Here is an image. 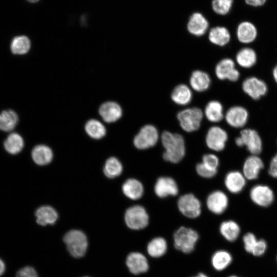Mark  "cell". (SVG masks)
I'll return each mask as SVG.
<instances>
[{
    "label": "cell",
    "instance_id": "cell-1",
    "mask_svg": "<svg viewBox=\"0 0 277 277\" xmlns=\"http://www.w3.org/2000/svg\"><path fill=\"white\" fill-rule=\"evenodd\" d=\"M161 141L165 150L163 157L166 161L177 163L183 159L185 154V144L181 134L166 131L161 135Z\"/></svg>",
    "mask_w": 277,
    "mask_h": 277
},
{
    "label": "cell",
    "instance_id": "cell-2",
    "mask_svg": "<svg viewBox=\"0 0 277 277\" xmlns=\"http://www.w3.org/2000/svg\"><path fill=\"white\" fill-rule=\"evenodd\" d=\"M63 240L72 256L78 258L85 255L88 247V241L86 235L83 231L71 230L65 234Z\"/></svg>",
    "mask_w": 277,
    "mask_h": 277
},
{
    "label": "cell",
    "instance_id": "cell-3",
    "mask_svg": "<svg viewBox=\"0 0 277 277\" xmlns=\"http://www.w3.org/2000/svg\"><path fill=\"white\" fill-rule=\"evenodd\" d=\"M174 245L176 249L185 253L192 252L199 239V234L194 230L181 227L174 234Z\"/></svg>",
    "mask_w": 277,
    "mask_h": 277
},
{
    "label": "cell",
    "instance_id": "cell-4",
    "mask_svg": "<svg viewBox=\"0 0 277 277\" xmlns=\"http://www.w3.org/2000/svg\"><path fill=\"white\" fill-rule=\"evenodd\" d=\"M203 117L200 108L193 107L180 111L177 118L181 128L185 131L191 132L198 130Z\"/></svg>",
    "mask_w": 277,
    "mask_h": 277
},
{
    "label": "cell",
    "instance_id": "cell-5",
    "mask_svg": "<svg viewBox=\"0 0 277 277\" xmlns=\"http://www.w3.org/2000/svg\"><path fill=\"white\" fill-rule=\"evenodd\" d=\"M127 226L133 230L142 229L149 223V216L146 209L140 205L129 207L125 214Z\"/></svg>",
    "mask_w": 277,
    "mask_h": 277
},
{
    "label": "cell",
    "instance_id": "cell-6",
    "mask_svg": "<svg viewBox=\"0 0 277 277\" xmlns=\"http://www.w3.org/2000/svg\"><path fill=\"white\" fill-rule=\"evenodd\" d=\"M159 139V132L152 125L144 126L134 137L133 143L136 148L147 149L155 145Z\"/></svg>",
    "mask_w": 277,
    "mask_h": 277
},
{
    "label": "cell",
    "instance_id": "cell-7",
    "mask_svg": "<svg viewBox=\"0 0 277 277\" xmlns=\"http://www.w3.org/2000/svg\"><path fill=\"white\" fill-rule=\"evenodd\" d=\"M239 146H245L250 153L259 154L262 150L261 139L257 132L253 129H246L241 131L240 136L235 140Z\"/></svg>",
    "mask_w": 277,
    "mask_h": 277
},
{
    "label": "cell",
    "instance_id": "cell-8",
    "mask_svg": "<svg viewBox=\"0 0 277 277\" xmlns=\"http://www.w3.org/2000/svg\"><path fill=\"white\" fill-rule=\"evenodd\" d=\"M177 206L180 212L189 218H196L201 213V202L191 193L181 196L178 200Z\"/></svg>",
    "mask_w": 277,
    "mask_h": 277
},
{
    "label": "cell",
    "instance_id": "cell-9",
    "mask_svg": "<svg viewBox=\"0 0 277 277\" xmlns=\"http://www.w3.org/2000/svg\"><path fill=\"white\" fill-rule=\"evenodd\" d=\"M227 139V133L224 129L217 126H213L208 130L205 141L210 149L220 151L224 149Z\"/></svg>",
    "mask_w": 277,
    "mask_h": 277
},
{
    "label": "cell",
    "instance_id": "cell-10",
    "mask_svg": "<svg viewBox=\"0 0 277 277\" xmlns=\"http://www.w3.org/2000/svg\"><path fill=\"white\" fill-rule=\"evenodd\" d=\"M215 72L217 78L221 80L227 79L235 82L240 77L239 71L235 68L234 62L228 58L223 59L217 63Z\"/></svg>",
    "mask_w": 277,
    "mask_h": 277
},
{
    "label": "cell",
    "instance_id": "cell-11",
    "mask_svg": "<svg viewBox=\"0 0 277 277\" xmlns=\"http://www.w3.org/2000/svg\"><path fill=\"white\" fill-rule=\"evenodd\" d=\"M244 91L254 100H258L267 92V86L262 80L255 77H250L243 83Z\"/></svg>",
    "mask_w": 277,
    "mask_h": 277
},
{
    "label": "cell",
    "instance_id": "cell-12",
    "mask_svg": "<svg viewBox=\"0 0 277 277\" xmlns=\"http://www.w3.org/2000/svg\"><path fill=\"white\" fill-rule=\"evenodd\" d=\"M154 189L156 195L161 198L170 195L175 196L179 192L176 182L168 176L159 177L154 185Z\"/></svg>",
    "mask_w": 277,
    "mask_h": 277
},
{
    "label": "cell",
    "instance_id": "cell-13",
    "mask_svg": "<svg viewBox=\"0 0 277 277\" xmlns=\"http://www.w3.org/2000/svg\"><path fill=\"white\" fill-rule=\"evenodd\" d=\"M228 197L222 191L217 190L211 192L207 197L206 204L208 209L212 212L220 214L227 208Z\"/></svg>",
    "mask_w": 277,
    "mask_h": 277
},
{
    "label": "cell",
    "instance_id": "cell-14",
    "mask_svg": "<svg viewBox=\"0 0 277 277\" xmlns=\"http://www.w3.org/2000/svg\"><path fill=\"white\" fill-rule=\"evenodd\" d=\"M126 263L129 271L134 274L145 273L149 269L147 258L140 252L129 253L126 258Z\"/></svg>",
    "mask_w": 277,
    "mask_h": 277
},
{
    "label": "cell",
    "instance_id": "cell-15",
    "mask_svg": "<svg viewBox=\"0 0 277 277\" xmlns=\"http://www.w3.org/2000/svg\"><path fill=\"white\" fill-rule=\"evenodd\" d=\"M248 113L247 110L241 106H233L229 108L225 115L227 123L234 128L244 126L247 122Z\"/></svg>",
    "mask_w": 277,
    "mask_h": 277
},
{
    "label": "cell",
    "instance_id": "cell-16",
    "mask_svg": "<svg viewBox=\"0 0 277 277\" xmlns=\"http://www.w3.org/2000/svg\"><path fill=\"white\" fill-rule=\"evenodd\" d=\"M98 113L105 122L110 123L119 120L123 112L118 104L115 102L108 101L101 105Z\"/></svg>",
    "mask_w": 277,
    "mask_h": 277
},
{
    "label": "cell",
    "instance_id": "cell-17",
    "mask_svg": "<svg viewBox=\"0 0 277 277\" xmlns=\"http://www.w3.org/2000/svg\"><path fill=\"white\" fill-rule=\"evenodd\" d=\"M250 196L252 200L256 204L262 206H267L273 200V193L267 186L257 185L251 190Z\"/></svg>",
    "mask_w": 277,
    "mask_h": 277
},
{
    "label": "cell",
    "instance_id": "cell-18",
    "mask_svg": "<svg viewBox=\"0 0 277 277\" xmlns=\"http://www.w3.org/2000/svg\"><path fill=\"white\" fill-rule=\"evenodd\" d=\"M208 27L206 19L199 13H195L190 17L187 25L189 32L196 36L204 35Z\"/></svg>",
    "mask_w": 277,
    "mask_h": 277
},
{
    "label": "cell",
    "instance_id": "cell-19",
    "mask_svg": "<svg viewBox=\"0 0 277 277\" xmlns=\"http://www.w3.org/2000/svg\"><path fill=\"white\" fill-rule=\"evenodd\" d=\"M189 82L193 89L197 92H203L209 88L211 79L206 72L195 70L192 73Z\"/></svg>",
    "mask_w": 277,
    "mask_h": 277
},
{
    "label": "cell",
    "instance_id": "cell-20",
    "mask_svg": "<svg viewBox=\"0 0 277 277\" xmlns=\"http://www.w3.org/2000/svg\"><path fill=\"white\" fill-rule=\"evenodd\" d=\"M263 166V162L260 157L255 155L249 156L243 166L244 176L249 180L256 179Z\"/></svg>",
    "mask_w": 277,
    "mask_h": 277
},
{
    "label": "cell",
    "instance_id": "cell-21",
    "mask_svg": "<svg viewBox=\"0 0 277 277\" xmlns=\"http://www.w3.org/2000/svg\"><path fill=\"white\" fill-rule=\"evenodd\" d=\"M35 216L37 224L42 226L53 224L58 218L56 211L49 206L38 208L35 212Z\"/></svg>",
    "mask_w": 277,
    "mask_h": 277
},
{
    "label": "cell",
    "instance_id": "cell-22",
    "mask_svg": "<svg viewBox=\"0 0 277 277\" xmlns=\"http://www.w3.org/2000/svg\"><path fill=\"white\" fill-rule=\"evenodd\" d=\"M124 194L128 198L136 200L140 199L144 193L142 184L135 179H129L122 186Z\"/></svg>",
    "mask_w": 277,
    "mask_h": 277
},
{
    "label": "cell",
    "instance_id": "cell-23",
    "mask_svg": "<svg viewBox=\"0 0 277 277\" xmlns=\"http://www.w3.org/2000/svg\"><path fill=\"white\" fill-rule=\"evenodd\" d=\"M33 161L38 165H45L50 163L53 158L52 150L47 146L37 145L31 152Z\"/></svg>",
    "mask_w": 277,
    "mask_h": 277
},
{
    "label": "cell",
    "instance_id": "cell-24",
    "mask_svg": "<svg viewBox=\"0 0 277 277\" xmlns=\"http://www.w3.org/2000/svg\"><path fill=\"white\" fill-rule=\"evenodd\" d=\"M225 184L230 192L236 193L240 192L244 188L245 179L240 172L231 171L226 175Z\"/></svg>",
    "mask_w": 277,
    "mask_h": 277
},
{
    "label": "cell",
    "instance_id": "cell-25",
    "mask_svg": "<svg viewBox=\"0 0 277 277\" xmlns=\"http://www.w3.org/2000/svg\"><path fill=\"white\" fill-rule=\"evenodd\" d=\"M257 31L255 27L251 23H241L237 29V36L240 42L243 43H250L256 38Z\"/></svg>",
    "mask_w": 277,
    "mask_h": 277
},
{
    "label": "cell",
    "instance_id": "cell-26",
    "mask_svg": "<svg viewBox=\"0 0 277 277\" xmlns=\"http://www.w3.org/2000/svg\"><path fill=\"white\" fill-rule=\"evenodd\" d=\"M171 97L175 103L180 105H186L191 102L192 94L187 85L180 84L174 88Z\"/></svg>",
    "mask_w": 277,
    "mask_h": 277
},
{
    "label": "cell",
    "instance_id": "cell-27",
    "mask_svg": "<svg viewBox=\"0 0 277 277\" xmlns=\"http://www.w3.org/2000/svg\"><path fill=\"white\" fill-rule=\"evenodd\" d=\"M18 116L13 110L7 109L0 112V130L8 132L12 130L17 125Z\"/></svg>",
    "mask_w": 277,
    "mask_h": 277
},
{
    "label": "cell",
    "instance_id": "cell-28",
    "mask_svg": "<svg viewBox=\"0 0 277 277\" xmlns=\"http://www.w3.org/2000/svg\"><path fill=\"white\" fill-rule=\"evenodd\" d=\"M205 114L207 120L211 122L221 121L224 117L222 105L217 101L209 102L205 108Z\"/></svg>",
    "mask_w": 277,
    "mask_h": 277
},
{
    "label": "cell",
    "instance_id": "cell-29",
    "mask_svg": "<svg viewBox=\"0 0 277 277\" xmlns=\"http://www.w3.org/2000/svg\"><path fill=\"white\" fill-rule=\"evenodd\" d=\"M256 58L255 52L250 48L242 49L236 55L238 64L240 66L246 68L252 67L256 63Z\"/></svg>",
    "mask_w": 277,
    "mask_h": 277
},
{
    "label": "cell",
    "instance_id": "cell-30",
    "mask_svg": "<svg viewBox=\"0 0 277 277\" xmlns=\"http://www.w3.org/2000/svg\"><path fill=\"white\" fill-rule=\"evenodd\" d=\"M167 244L162 237H156L152 239L148 244L147 251L149 255L153 258H159L166 252Z\"/></svg>",
    "mask_w": 277,
    "mask_h": 277
},
{
    "label": "cell",
    "instance_id": "cell-31",
    "mask_svg": "<svg viewBox=\"0 0 277 277\" xmlns=\"http://www.w3.org/2000/svg\"><path fill=\"white\" fill-rule=\"evenodd\" d=\"M230 35L228 30L223 27H216L211 29L209 39L213 44L223 46L230 41Z\"/></svg>",
    "mask_w": 277,
    "mask_h": 277
},
{
    "label": "cell",
    "instance_id": "cell-32",
    "mask_svg": "<svg viewBox=\"0 0 277 277\" xmlns=\"http://www.w3.org/2000/svg\"><path fill=\"white\" fill-rule=\"evenodd\" d=\"M31 48V42L25 35L14 37L10 44V50L12 53L16 55L26 54Z\"/></svg>",
    "mask_w": 277,
    "mask_h": 277
},
{
    "label": "cell",
    "instance_id": "cell-33",
    "mask_svg": "<svg viewBox=\"0 0 277 277\" xmlns=\"http://www.w3.org/2000/svg\"><path fill=\"white\" fill-rule=\"evenodd\" d=\"M4 145L8 153L16 154L23 149L24 143L23 137L19 134L12 133L7 136Z\"/></svg>",
    "mask_w": 277,
    "mask_h": 277
},
{
    "label": "cell",
    "instance_id": "cell-34",
    "mask_svg": "<svg viewBox=\"0 0 277 277\" xmlns=\"http://www.w3.org/2000/svg\"><path fill=\"white\" fill-rule=\"evenodd\" d=\"M220 231L224 238L229 242H233L238 238L240 228L238 224L233 221L223 222L220 225Z\"/></svg>",
    "mask_w": 277,
    "mask_h": 277
},
{
    "label": "cell",
    "instance_id": "cell-35",
    "mask_svg": "<svg viewBox=\"0 0 277 277\" xmlns=\"http://www.w3.org/2000/svg\"><path fill=\"white\" fill-rule=\"evenodd\" d=\"M232 260V256L229 252L224 250H220L213 254L211 263L215 270L221 271L226 268L231 264Z\"/></svg>",
    "mask_w": 277,
    "mask_h": 277
},
{
    "label": "cell",
    "instance_id": "cell-36",
    "mask_svg": "<svg viewBox=\"0 0 277 277\" xmlns=\"http://www.w3.org/2000/svg\"><path fill=\"white\" fill-rule=\"evenodd\" d=\"M85 129L88 135L94 139H100L103 137L106 133L104 125L94 119L87 121L85 124Z\"/></svg>",
    "mask_w": 277,
    "mask_h": 277
},
{
    "label": "cell",
    "instance_id": "cell-37",
    "mask_svg": "<svg viewBox=\"0 0 277 277\" xmlns=\"http://www.w3.org/2000/svg\"><path fill=\"white\" fill-rule=\"evenodd\" d=\"M123 171V166L121 162L116 157L109 158L106 162L104 172L109 178H114L120 175Z\"/></svg>",
    "mask_w": 277,
    "mask_h": 277
},
{
    "label": "cell",
    "instance_id": "cell-38",
    "mask_svg": "<svg viewBox=\"0 0 277 277\" xmlns=\"http://www.w3.org/2000/svg\"><path fill=\"white\" fill-rule=\"evenodd\" d=\"M232 2V0H213V9L217 14L225 15L230 10Z\"/></svg>",
    "mask_w": 277,
    "mask_h": 277
},
{
    "label": "cell",
    "instance_id": "cell-39",
    "mask_svg": "<svg viewBox=\"0 0 277 277\" xmlns=\"http://www.w3.org/2000/svg\"><path fill=\"white\" fill-rule=\"evenodd\" d=\"M196 171L200 176L205 178H211L217 173V170L210 169L202 162L196 165Z\"/></svg>",
    "mask_w": 277,
    "mask_h": 277
},
{
    "label": "cell",
    "instance_id": "cell-40",
    "mask_svg": "<svg viewBox=\"0 0 277 277\" xmlns=\"http://www.w3.org/2000/svg\"><path fill=\"white\" fill-rule=\"evenodd\" d=\"M243 241L245 250L249 253H251L257 242L255 236L252 233L249 232L244 235Z\"/></svg>",
    "mask_w": 277,
    "mask_h": 277
},
{
    "label": "cell",
    "instance_id": "cell-41",
    "mask_svg": "<svg viewBox=\"0 0 277 277\" xmlns=\"http://www.w3.org/2000/svg\"><path fill=\"white\" fill-rule=\"evenodd\" d=\"M202 163L210 169L217 170L219 160L215 155L209 153L205 154L203 156Z\"/></svg>",
    "mask_w": 277,
    "mask_h": 277
},
{
    "label": "cell",
    "instance_id": "cell-42",
    "mask_svg": "<svg viewBox=\"0 0 277 277\" xmlns=\"http://www.w3.org/2000/svg\"><path fill=\"white\" fill-rule=\"evenodd\" d=\"M267 249V243L264 240H259L252 250V254L256 256L262 255Z\"/></svg>",
    "mask_w": 277,
    "mask_h": 277
},
{
    "label": "cell",
    "instance_id": "cell-43",
    "mask_svg": "<svg viewBox=\"0 0 277 277\" xmlns=\"http://www.w3.org/2000/svg\"><path fill=\"white\" fill-rule=\"evenodd\" d=\"M15 277H38V276L33 268L26 266L19 270Z\"/></svg>",
    "mask_w": 277,
    "mask_h": 277
},
{
    "label": "cell",
    "instance_id": "cell-44",
    "mask_svg": "<svg viewBox=\"0 0 277 277\" xmlns=\"http://www.w3.org/2000/svg\"><path fill=\"white\" fill-rule=\"evenodd\" d=\"M269 173L272 176L277 177V154L273 157L271 161Z\"/></svg>",
    "mask_w": 277,
    "mask_h": 277
},
{
    "label": "cell",
    "instance_id": "cell-45",
    "mask_svg": "<svg viewBox=\"0 0 277 277\" xmlns=\"http://www.w3.org/2000/svg\"><path fill=\"white\" fill-rule=\"evenodd\" d=\"M266 0H245L246 3L253 6H260L263 5Z\"/></svg>",
    "mask_w": 277,
    "mask_h": 277
},
{
    "label": "cell",
    "instance_id": "cell-46",
    "mask_svg": "<svg viewBox=\"0 0 277 277\" xmlns=\"http://www.w3.org/2000/svg\"><path fill=\"white\" fill-rule=\"evenodd\" d=\"M6 266L4 261L0 259V276H1L5 271Z\"/></svg>",
    "mask_w": 277,
    "mask_h": 277
},
{
    "label": "cell",
    "instance_id": "cell-47",
    "mask_svg": "<svg viewBox=\"0 0 277 277\" xmlns=\"http://www.w3.org/2000/svg\"><path fill=\"white\" fill-rule=\"evenodd\" d=\"M273 75L274 80L277 83V65L274 67L273 71Z\"/></svg>",
    "mask_w": 277,
    "mask_h": 277
},
{
    "label": "cell",
    "instance_id": "cell-48",
    "mask_svg": "<svg viewBox=\"0 0 277 277\" xmlns=\"http://www.w3.org/2000/svg\"><path fill=\"white\" fill-rule=\"evenodd\" d=\"M193 277H208L207 275L203 273H200L197 275Z\"/></svg>",
    "mask_w": 277,
    "mask_h": 277
},
{
    "label": "cell",
    "instance_id": "cell-49",
    "mask_svg": "<svg viewBox=\"0 0 277 277\" xmlns=\"http://www.w3.org/2000/svg\"><path fill=\"white\" fill-rule=\"evenodd\" d=\"M26 1L30 3H36L38 2L39 0H26Z\"/></svg>",
    "mask_w": 277,
    "mask_h": 277
},
{
    "label": "cell",
    "instance_id": "cell-50",
    "mask_svg": "<svg viewBox=\"0 0 277 277\" xmlns=\"http://www.w3.org/2000/svg\"><path fill=\"white\" fill-rule=\"evenodd\" d=\"M228 277H238V276H237L236 275H231V276H229Z\"/></svg>",
    "mask_w": 277,
    "mask_h": 277
}]
</instances>
